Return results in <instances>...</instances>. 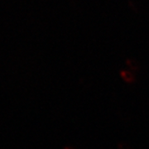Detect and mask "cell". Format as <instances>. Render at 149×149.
Here are the masks:
<instances>
[{
  "label": "cell",
  "instance_id": "3957f363",
  "mask_svg": "<svg viewBox=\"0 0 149 149\" xmlns=\"http://www.w3.org/2000/svg\"><path fill=\"white\" fill-rule=\"evenodd\" d=\"M118 149H131L130 147L128 146V144L125 143H120L118 145Z\"/></svg>",
  "mask_w": 149,
  "mask_h": 149
},
{
  "label": "cell",
  "instance_id": "7a4b0ae2",
  "mask_svg": "<svg viewBox=\"0 0 149 149\" xmlns=\"http://www.w3.org/2000/svg\"><path fill=\"white\" fill-rule=\"evenodd\" d=\"M126 65L128 66L129 69L131 70H139V63L135 61V60H133V59H128L126 61Z\"/></svg>",
  "mask_w": 149,
  "mask_h": 149
},
{
  "label": "cell",
  "instance_id": "277c9868",
  "mask_svg": "<svg viewBox=\"0 0 149 149\" xmlns=\"http://www.w3.org/2000/svg\"><path fill=\"white\" fill-rule=\"evenodd\" d=\"M64 149H75L73 147H71V146H65L64 148Z\"/></svg>",
  "mask_w": 149,
  "mask_h": 149
},
{
  "label": "cell",
  "instance_id": "6da1fadb",
  "mask_svg": "<svg viewBox=\"0 0 149 149\" xmlns=\"http://www.w3.org/2000/svg\"><path fill=\"white\" fill-rule=\"evenodd\" d=\"M120 76L122 80L127 84H133L136 81V76L132 71L127 70H123L120 71Z\"/></svg>",
  "mask_w": 149,
  "mask_h": 149
}]
</instances>
